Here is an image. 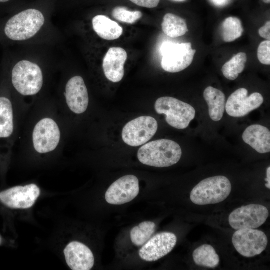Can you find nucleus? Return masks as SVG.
<instances>
[{
    "label": "nucleus",
    "instance_id": "473e14b6",
    "mask_svg": "<svg viewBox=\"0 0 270 270\" xmlns=\"http://www.w3.org/2000/svg\"><path fill=\"white\" fill-rule=\"evenodd\" d=\"M262 0L266 4H270V0Z\"/></svg>",
    "mask_w": 270,
    "mask_h": 270
},
{
    "label": "nucleus",
    "instance_id": "6e6552de",
    "mask_svg": "<svg viewBox=\"0 0 270 270\" xmlns=\"http://www.w3.org/2000/svg\"><path fill=\"white\" fill-rule=\"evenodd\" d=\"M162 56L161 65L166 72H180L192 63L196 50L192 49L190 42L174 43L165 42L160 49Z\"/></svg>",
    "mask_w": 270,
    "mask_h": 270
},
{
    "label": "nucleus",
    "instance_id": "f704fd0d",
    "mask_svg": "<svg viewBox=\"0 0 270 270\" xmlns=\"http://www.w3.org/2000/svg\"><path fill=\"white\" fill-rule=\"evenodd\" d=\"M172 0L176 1V2H182V1H184L186 0Z\"/></svg>",
    "mask_w": 270,
    "mask_h": 270
},
{
    "label": "nucleus",
    "instance_id": "a878e982",
    "mask_svg": "<svg viewBox=\"0 0 270 270\" xmlns=\"http://www.w3.org/2000/svg\"><path fill=\"white\" fill-rule=\"evenodd\" d=\"M244 32L240 20L236 17L230 16L225 19L222 24V37L226 42L234 41Z\"/></svg>",
    "mask_w": 270,
    "mask_h": 270
},
{
    "label": "nucleus",
    "instance_id": "2f4dec72",
    "mask_svg": "<svg viewBox=\"0 0 270 270\" xmlns=\"http://www.w3.org/2000/svg\"><path fill=\"white\" fill-rule=\"evenodd\" d=\"M266 186L268 189L270 188V168L268 167L266 170Z\"/></svg>",
    "mask_w": 270,
    "mask_h": 270
},
{
    "label": "nucleus",
    "instance_id": "ddd939ff",
    "mask_svg": "<svg viewBox=\"0 0 270 270\" xmlns=\"http://www.w3.org/2000/svg\"><path fill=\"white\" fill-rule=\"evenodd\" d=\"M140 192L139 181L134 175L123 176L112 183L105 194L106 202L111 204L120 205L134 199Z\"/></svg>",
    "mask_w": 270,
    "mask_h": 270
},
{
    "label": "nucleus",
    "instance_id": "f3484780",
    "mask_svg": "<svg viewBox=\"0 0 270 270\" xmlns=\"http://www.w3.org/2000/svg\"><path fill=\"white\" fill-rule=\"evenodd\" d=\"M66 262L72 270H90L94 264L92 252L84 244L77 241L69 243L64 250Z\"/></svg>",
    "mask_w": 270,
    "mask_h": 270
},
{
    "label": "nucleus",
    "instance_id": "6ab92c4d",
    "mask_svg": "<svg viewBox=\"0 0 270 270\" xmlns=\"http://www.w3.org/2000/svg\"><path fill=\"white\" fill-rule=\"evenodd\" d=\"M242 139L260 154L270 152V132L265 126L259 124L249 126L244 131Z\"/></svg>",
    "mask_w": 270,
    "mask_h": 270
},
{
    "label": "nucleus",
    "instance_id": "c85d7f7f",
    "mask_svg": "<svg viewBox=\"0 0 270 270\" xmlns=\"http://www.w3.org/2000/svg\"><path fill=\"white\" fill-rule=\"evenodd\" d=\"M137 6L146 8H154L160 3V0H129Z\"/></svg>",
    "mask_w": 270,
    "mask_h": 270
},
{
    "label": "nucleus",
    "instance_id": "c9c22d12",
    "mask_svg": "<svg viewBox=\"0 0 270 270\" xmlns=\"http://www.w3.org/2000/svg\"><path fill=\"white\" fill-rule=\"evenodd\" d=\"M0 242H1V239H0Z\"/></svg>",
    "mask_w": 270,
    "mask_h": 270
},
{
    "label": "nucleus",
    "instance_id": "dca6fc26",
    "mask_svg": "<svg viewBox=\"0 0 270 270\" xmlns=\"http://www.w3.org/2000/svg\"><path fill=\"white\" fill-rule=\"evenodd\" d=\"M68 110L76 114L85 112L89 104L88 91L83 78L74 76L67 82L64 93Z\"/></svg>",
    "mask_w": 270,
    "mask_h": 270
},
{
    "label": "nucleus",
    "instance_id": "412c9836",
    "mask_svg": "<svg viewBox=\"0 0 270 270\" xmlns=\"http://www.w3.org/2000/svg\"><path fill=\"white\" fill-rule=\"evenodd\" d=\"M204 97L208 106L210 118L215 122L220 120L226 108V96L220 90L212 86L207 87L204 92Z\"/></svg>",
    "mask_w": 270,
    "mask_h": 270
},
{
    "label": "nucleus",
    "instance_id": "a211bd4d",
    "mask_svg": "<svg viewBox=\"0 0 270 270\" xmlns=\"http://www.w3.org/2000/svg\"><path fill=\"white\" fill-rule=\"evenodd\" d=\"M128 58L126 51L122 48H110L103 60L102 68L106 77L110 81L118 82L122 79L124 65Z\"/></svg>",
    "mask_w": 270,
    "mask_h": 270
},
{
    "label": "nucleus",
    "instance_id": "4be33fe9",
    "mask_svg": "<svg viewBox=\"0 0 270 270\" xmlns=\"http://www.w3.org/2000/svg\"><path fill=\"white\" fill-rule=\"evenodd\" d=\"M162 28L163 32L172 38L182 36L188 31L186 20L170 13H168L164 16Z\"/></svg>",
    "mask_w": 270,
    "mask_h": 270
},
{
    "label": "nucleus",
    "instance_id": "72a5a7b5",
    "mask_svg": "<svg viewBox=\"0 0 270 270\" xmlns=\"http://www.w3.org/2000/svg\"><path fill=\"white\" fill-rule=\"evenodd\" d=\"M10 0H0V2H8Z\"/></svg>",
    "mask_w": 270,
    "mask_h": 270
},
{
    "label": "nucleus",
    "instance_id": "f03ea898",
    "mask_svg": "<svg viewBox=\"0 0 270 270\" xmlns=\"http://www.w3.org/2000/svg\"><path fill=\"white\" fill-rule=\"evenodd\" d=\"M182 151L176 142L161 139L147 143L140 148L138 158L142 164L156 168H166L177 164Z\"/></svg>",
    "mask_w": 270,
    "mask_h": 270
},
{
    "label": "nucleus",
    "instance_id": "c756f323",
    "mask_svg": "<svg viewBox=\"0 0 270 270\" xmlns=\"http://www.w3.org/2000/svg\"><path fill=\"white\" fill-rule=\"evenodd\" d=\"M260 36L267 40H270V22L268 21L258 30Z\"/></svg>",
    "mask_w": 270,
    "mask_h": 270
},
{
    "label": "nucleus",
    "instance_id": "1a4fd4ad",
    "mask_svg": "<svg viewBox=\"0 0 270 270\" xmlns=\"http://www.w3.org/2000/svg\"><path fill=\"white\" fill-rule=\"evenodd\" d=\"M158 128L156 120L150 116H141L128 122L122 130V138L128 145L138 146L149 141Z\"/></svg>",
    "mask_w": 270,
    "mask_h": 270
},
{
    "label": "nucleus",
    "instance_id": "f8f14e48",
    "mask_svg": "<svg viewBox=\"0 0 270 270\" xmlns=\"http://www.w3.org/2000/svg\"><path fill=\"white\" fill-rule=\"evenodd\" d=\"M40 190L34 184L16 186L0 192V201L6 206L16 209H27L34 206Z\"/></svg>",
    "mask_w": 270,
    "mask_h": 270
},
{
    "label": "nucleus",
    "instance_id": "20e7f679",
    "mask_svg": "<svg viewBox=\"0 0 270 270\" xmlns=\"http://www.w3.org/2000/svg\"><path fill=\"white\" fill-rule=\"evenodd\" d=\"M11 82L20 95L34 96L42 89V72L37 64L26 60H22L18 62L12 70Z\"/></svg>",
    "mask_w": 270,
    "mask_h": 270
},
{
    "label": "nucleus",
    "instance_id": "423d86ee",
    "mask_svg": "<svg viewBox=\"0 0 270 270\" xmlns=\"http://www.w3.org/2000/svg\"><path fill=\"white\" fill-rule=\"evenodd\" d=\"M232 188L230 180L224 176L208 178L194 187L190 192V198L197 205L220 203L229 196Z\"/></svg>",
    "mask_w": 270,
    "mask_h": 270
},
{
    "label": "nucleus",
    "instance_id": "39448f33",
    "mask_svg": "<svg viewBox=\"0 0 270 270\" xmlns=\"http://www.w3.org/2000/svg\"><path fill=\"white\" fill-rule=\"evenodd\" d=\"M44 22V17L40 10L28 9L11 18L6 24L4 32L12 40H26L35 36Z\"/></svg>",
    "mask_w": 270,
    "mask_h": 270
},
{
    "label": "nucleus",
    "instance_id": "cd10ccee",
    "mask_svg": "<svg viewBox=\"0 0 270 270\" xmlns=\"http://www.w3.org/2000/svg\"><path fill=\"white\" fill-rule=\"evenodd\" d=\"M257 56L260 63L265 65L270 64V41L262 42L258 48Z\"/></svg>",
    "mask_w": 270,
    "mask_h": 270
},
{
    "label": "nucleus",
    "instance_id": "9b49d317",
    "mask_svg": "<svg viewBox=\"0 0 270 270\" xmlns=\"http://www.w3.org/2000/svg\"><path fill=\"white\" fill-rule=\"evenodd\" d=\"M269 216L268 208L258 204H250L241 206L231 212L228 222L236 230L256 228L266 222Z\"/></svg>",
    "mask_w": 270,
    "mask_h": 270
},
{
    "label": "nucleus",
    "instance_id": "9d476101",
    "mask_svg": "<svg viewBox=\"0 0 270 270\" xmlns=\"http://www.w3.org/2000/svg\"><path fill=\"white\" fill-rule=\"evenodd\" d=\"M233 245L242 256L252 258L261 254L266 248L268 240L266 234L256 228H244L236 231L232 238Z\"/></svg>",
    "mask_w": 270,
    "mask_h": 270
},
{
    "label": "nucleus",
    "instance_id": "2eb2a0df",
    "mask_svg": "<svg viewBox=\"0 0 270 270\" xmlns=\"http://www.w3.org/2000/svg\"><path fill=\"white\" fill-rule=\"evenodd\" d=\"M246 88H240L234 92L228 98L226 104L227 114L234 118L242 117L258 108L264 102L262 96L254 92L248 96Z\"/></svg>",
    "mask_w": 270,
    "mask_h": 270
},
{
    "label": "nucleus",
    "instance_id": "0eeeda50",
    "mask_svg": "<svg viewBox=\"0 0 270 270\" xmlns=\"http://www.w3.org/2000/svg\"><path fill=\"white\" fill-rule=\"evenodd\" d=\"M154 108L158 114L166 115V122L170 126L179 130L188 127L196 115L195 109L192 106L172 97L158 98Z\"/></svg>",
    "mask_w": 270,
    "mask_h": 270
},
{
    "label": "nucleus",
    "instance_id": "5701e85b",
    "mask_svg": "<svg viewBox=\"0 0 270 270\" xmlns=\"http://www.w3.org/2000/svg\"><path fill=\"white\" fill-rule=\"evenodd\" d=\"M192 258L196 265L210 268L217 267L220 261L215 249L207 244L196 248L193 252Z\"/></svg>",
    "mask_w": 270,
    "mask_h": 270
},
{
    "label": "nucleus",
    "instance_id": "7ed1b4c3",
    "mask_svg": "<svg viewBox=\"0 0 270 270\" xmlns=\"http://www.w3.org/2000/svg\"><path fill=\"white\" fill-rule=\"evenodd\" d=\"M18 106L6 95L0 94V160H6L16 140Z\"/></svg>",
    "mask_w": 270,
    "mask_h": 270
},
{
    "label": "nucleus",
    "instance_id": "4468645a",
    "mask_svg": "<svg viewBox=\"0 0 270 270\" xmlns=\"http://www.w3.org/2000/svg\"><path fill=\"white\" fill-rule=\"evenodd\" d=\"M175 234L170 232L158 233L146 242L140 250V257L144 260L152 262L168 254L176 244Z\"/></svg>",
    "mask_w": 270,
    "mask_h": 270
},
{
    "label": "nucleus",
    "instance_id": "7c9ffc66",
    "mask_svg": "<svg viewBox=\"0 0 270 270\" xmlns=\"http://www.w3.org/2000/svg\"><path fill=\"white\" fill-rule=\"evenodd\" d=\"M231 0H210L212 3L218 7H222L226 6Z\"/></svg>",
    "mask_w": 270,
    "mask_h": 270
},
{
    "label": "nucleus",
    "instance_id": "aec40b11",
    "mask_svg": "<svg viewBox=\"0 0 270 270\" xmlns=\"http://www.w3.org/2000/svg\"><path fill=\"white\" fill-rule=\"evenodd\" d=\"M94 30L102 38L112 40L118 38L123 28L116 22L104 15H98L92 20Z\"/></svg>",
    "mask_w": 270,
    "mask_h": 270
},
{
    "label": "nucleus",
    "instance_id": "b1692460",
    "mask_svg": "<svg viewBox=\"0 0 270 270\" xmlns=\"http://www.w3.org/2000/svg\"><path fill=\"white\" fill-rule=\"evenodd\" d=\"M156 225L151 221H144L134 227L130 232L132 243L137 246H143L155 232Z\"/></svg>",
    "mask_w": 270,
    "mask_h": 270
},
{
    "label": "nucleus",
    "instance_id": "393cba45",
    "mask_svg": "<svg viewBox=\"0 0 270 270\" xmlns=\"http://www.w3.org/2000/svg\"><path fill=\"white\" fill-rule=\"evenodd\" d=\"M247 62V56L244 52H240L227 62L222 66V71L227 79L234 80L244 70Z\"/></svg>",
    "mask_w": 270,
    "mask_h": 270
},
{
    "label": "nucleus",
    "instance_id": "bb28decb",
    "mask_svg": "<svg viewBox=\"0 0 270 270\" xmlns=\"http://www.w3.org/2000/svg\"><path fill=\"white\" fill-rule=\"evenodd\" d=\"M142 16L140 11H130L122 6L115 8L112 12V16L116 20L127 24H133L140 19Z\"/></svg>",
    "mask_w": 270,
    "mask_h": 270
},
{
    "label": "nucleus",
    "instance_id": "f257e3e1",
    "mask_svg": "<svg viewBox=\"0 0 270 270\" xmlns=\"http://www.w3.org/2000/svg\"><path fill=\"white\" fill-rule=\"evenodd\" d=\"M63 128L58 118L52 114L40 115L32 124L28 136L30 148L38 154L55 152L62 145Z\"/></svg>",
    "mask_w": 270,
    "mask_h": 270
}]
</instances>
